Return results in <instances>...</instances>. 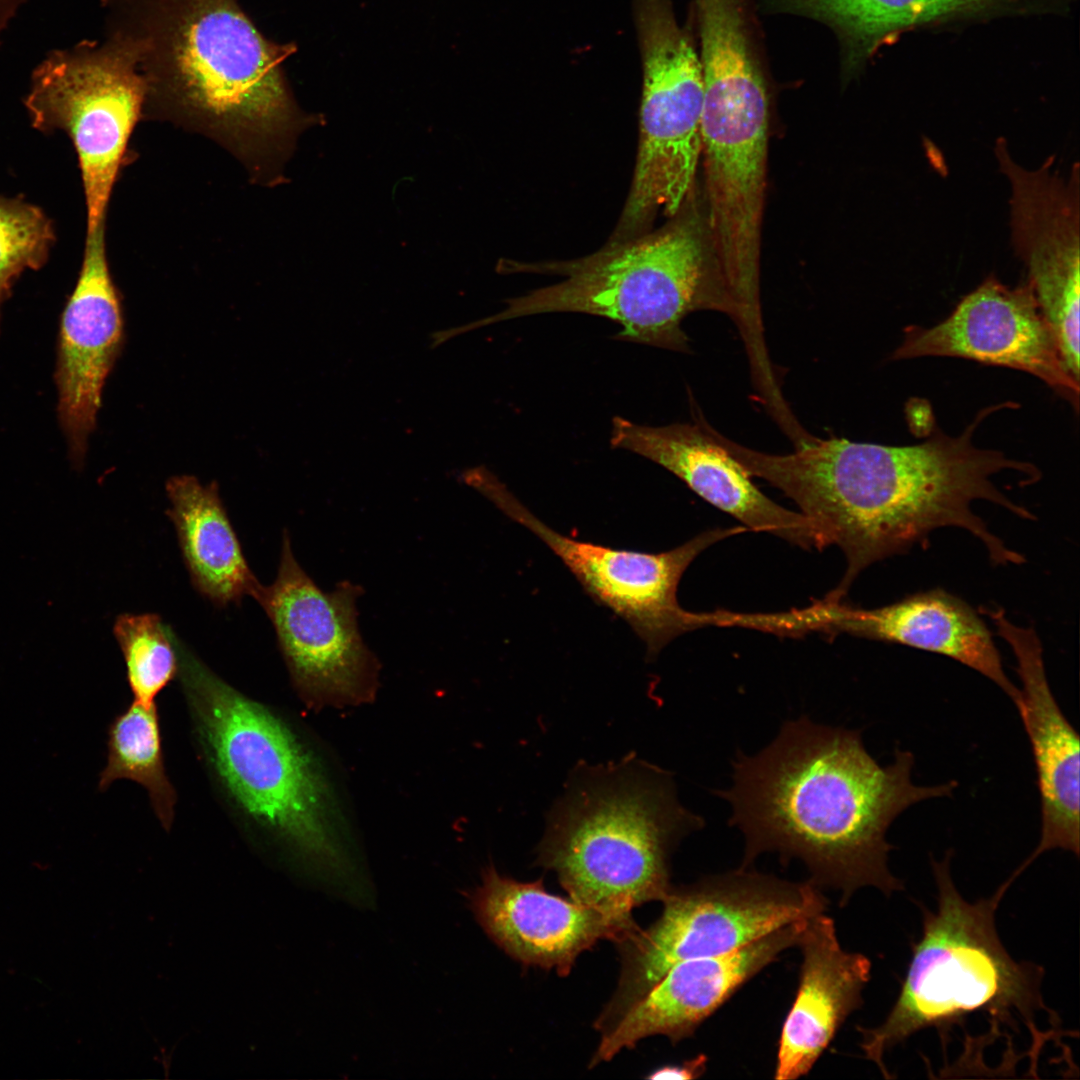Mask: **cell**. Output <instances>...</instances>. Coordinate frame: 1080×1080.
Instances as JSON below:
<instances>
[{
  "mask_svg": "<svg viewBox=\"0 0 1080 1080\" xmlns=\"http://www.w3.org/2000/svg\"><path fill=\"white\" fill-rule=\"evenodd\" d=\"M956 357L1037 377L1077 412L1079 381L1067 370L1027 281L1009 287L989 275L932 327L909 325L891 360Z\"/></svg>",
  "mask_w": 1080,
  "mask_h": 1080,
  "instance_id": "13",
  "label": "cell"
},
{
  "mask_svg": "<svg viewBox=\"0 0 1080 1080\" xmlns=\"http://www.w3.org/2000/svg\"><path fill=\"white\" fill-rule=\"evenodd\" d=\"M165 488L171 503L166 514L196 591L219 608L239 604L246 595L254 598L261 583L247 563L218 484L178 475Z\"/></svg>",
  "mask_w": 1080,
  "mask_h": 1080,
  "instance_id": "21",
  "label": "cell"
},
{
  "mask_svg": "<svg viewBox=\"0 0 1080 1080\" xmlns=\"http://www.w3.org/2000/svg\"><path fill=\"white\" fill-rule=\"evenodd\" d=\"M106 222L86 235L83 262L63 313L57 361L58 413L74 464L83 462L106 378L124 344L120 293L112 279Z\"/></svg>",
  "mask_w": 1080,
  "mask_h": 1080,
  "instance_id": "15",
  "label": "cell"
},
{
  "mask_svg": "<svg viewBox=\"0 0 1080 1080\" xmlns=\"http://www.w3.org/2000/svg\"><path fill=\"white\" fill-rule=\"evenodd\" d=\"M113 634L122 652L133 700L156 704L159 694L178 676L175 633L155 613L120 614Z\"/></svg>",
  "mask_w": 1080,
  "mask_h": 1080,
  "instance_id": "24",
  "label": "cell"
},
{
  "mask_svg": "<svg viewBox=\"0 0 1080 1080\" xmlns=\"http://www.w3.org/2000/svg\"><path fill=\"white\" fill-rule=\"evenodd\" d=\"M54 242L52 225L38 207L0 197V304L25 269H38Z\"/></svg>",
  "mask_w": 1080,
  "mask_h": 1080,
  "instance_id": "25",
  "label": "cell"
},
{
  "mask_svg": "<svg viewBox=\"0 0 1080 1080\" xmlns=\"http://www.w3.org/2000/svg\"><path fill=\"white\" fill-rule=\"evenodd\" d=\"M1004 402L982 409L958 436L935 426L927 440L905 446L814 437L788 454L750 449L732 440L728 452L752 477L781 490L813 524L823 548L837 545L847 566L830 593L843 598L858 575L877 561L905 553L939 528L966 530L986 548L996 565L1021 564L1024 557L1006 546L973 510L977 500L992 502L1016 516L1034 520L994 482L1005 470L1031 483L1040 471L1030 462L974 445L972 437L991 413L1015 408Z\"/></svg>",
  "mask_w": 1080,
  "mask_h": 1080,
  "instance_id": "1",
  "label": "cell"
},
{
  "mask_svg": "<svg viewBox=\"0 0 1080 1080\" xmlns=\"http://www.w3.org/2000/svg\"><path fill=\"white\" fill-rule=\"evenodd\" d=\"M790 619L797 636L847 633L947 656L988 678L1014 704L1020 698L982 618L944 590L913 594L874 609L849 606L828 593L805 608L792 609Z\"/></svg>",
  "mask_w": 1080,
  "mask_h": 1080,
  "instance_id": "14",
  "label": "cell"
},
{
  "mask_svg": "<svg viewBox=\"0 0 1080 1080\" xmlns=\"http://www.w3.org/2000/svg\"><path fill=\"white\" fill-rule=\"evenodd\" d=\"M464 480L507 517L537 536L586 594L622 618L645 643L648 659L655 658L669 642L686 632L720 626L719 610L695 613L682 608L677 588L685 570L702 551L745 532V526L707 530L660 553L618 549L557 532L484 467L470 469Z\"/></svg>",
  "mask_w": 1080,
  "mask_h": 1080,
  "instance_id": "10",
  "label": "cell"
},
{
  "mask_svg": "<svg viewBox=\"0 0 1080 1080\" xmlns=\"http://www.w3.org/2000/svg\"><path fill=\"white\" fill-rule=\"evenodd\" d=\"M805 918L788 923L733 952L682 961L671 967L608 1030L590 1066L611 1060L640 1040L666 1036L672 1043L691 1037L747 981L796 947Z\"/></svg>",
  "mask_w": 1080,
  "mask_h": 1080,
  "instance_id": "18",
  "label": "cell"
},
{
  "mask_svg": "<svg viewBox=\"0 0 1080 1080\" xmlns=\"http://www.w3.org/2000/svg\"><path fill=\"white\" fill-rule=\"evenodd\" d=\"M503 273L553 274L552 285L505 300L499 313L464 330L555 312L608 318L621 326L616 339L689 353L684 318L713 310L738 326L736 302L718 267L698 187L677 214L653 232L609 241L597 252L568 261L523 263L504 259Z\"/></svg>",
  "mask_w": 1080,
  "mask_h": 1080,
  "instance_id": "5",
  "label": "cell"
},
{
  "mask_svg": "<svg viewBox=\"0 0 1080 1080\" xmlns=\"http://www.w3.org/2000/svg\"><path fill=\"white\" fill-rule=\"evenodd\" d=\"M705 821L677 799L672 776L632 755L577 766L551 810L537 863L570 898L611 915L662 901L670 856Z\"/></svg>",
  "mask_w": 1080,
  "mask_h": 1080,
  "instance_id": "6",
  "label": "cell"
},
{
  "mask_svg": "<svg viewBox=\"0 0 1080 1080\" xmlns=\"http://www.w3.org/2000/svg\"><path fill=\"white\" fill-rule=\"evenodd\" d=\"M362 592L350 581L329 592L319 588L284 531L277 576L254 599L270 619L293 687L308 707L356 705L375 696L380 665L358 627Z\"/></svg>",
  "mask_w": 1080,
  "mask_h": 1080,
  "instance_id": "11",
  "label": "cell"
},
{
  "mask_svg": "<svg viewBox=\"0 0 1080 1080\" xmlns=\"http://www.w3.org/2000/svg\"><path fill=\"white\" fill-rule=\"evenodd\" d=\"M696 416L693 424L656 427L617 416L612 423L611 445L662 466L750 530L772 533L805 549H823L809 519L763 494L740 463L712 436L705 418Z\"/></svg>",
  "mask_w": 1080,
  "mask_h": 1080,
  "instance_id": "17",
  "label": "cell"
},
{
  "mask_svg": "<svg viewBox=\"0 0 1080 1080\" xmlns=\"http://www.w3.org/2000/svg\"><path fill=\"white\" fill-rule=\"evenodd\" d=\"M107 26L134 42L146 83L143 119L220 145L255 185L285 181L301 133L325 122L303 111L282 64L294 43L267 39L239 0H102Z\"/></svg>",
  "mask_w": 1080,
  "mask_h": 1080,
  "instance_id": "3",
  "label": "cell"
},
{
  "mask_svg": "<svg viewBox=\"0 0 1080 1080\" xmlns=\"http://www.w3.org/2000/svg\"><path fill=\"white\" fill-rule=\"evenodd\" d=\"M22 0H0V15L6 14L17 7Z\"/></svg>",
  "mask_w": 1080,
  "mask_h": 1080,
  "instance_id": "27",
  "label": "cell"
},
{
  "mask_svg": "<svg viewBox=\"0 0 1080 1080\" xmlns=\"http://www.w3.org/2000/svg\"><path fill=\"white\" fill-rule=\"evenodd\" d=\"M1010 646L1022 684L1015 706L1030 740L1037 773L1041 836L1022 864L1053 849L1079 854L1080 743L1049 686L1042 643L1032 627L1012 623L1002 608L981 609Z\"/></svg>",
  "mask_w": 1080,
  "mask_h": 1080,
  "instance_id": "19",
  "label": "cell"
},
{
  "mask_svg": "<svg viewBox=\"0 0 1080 1080\" xmlns=\"http://www.w3.org/2000/svg\"><path fill=\"white\" fill-rule=\"evenodd\" d=\"M134 42L107 26L103 41L54 49L34 68L24 104L34 128L61 129L78 156L86 235L106 220L130 137L143 119L146 83Z\"/></svg>",
  "mask_w": 1080,
  "mask_h": 1080,
  "instance_id": "9",
  "label": "cell"
},
{
  "mask_svg": "<svg viewBox=\"0 0 1080 1080\" xmlns=\"http://www.w3.org/2000/svg\"><path fill=\"white\" fill-rule=\"evenodd\" d=\"M194 746L217 798L254 843L277 846L365 901L311 754L271 707L234 688L175 636Z\"/></svg>",
  "mask_w": 1080,
  "mask_h": 1080,
  "instance_id": "4",
  "label": "cell"
},
{
  "mask_svg": "<svg viewBox=\"0 0 1080 1080\" xmlns=\"http://www.w3.org/2000/svg\"><path fill=\"white\" fill-rule=\"evenodd\" d=\"M660 916L636 928L617 947L621 973L612 998L597 1018L608 1030L674 965L727 954L793 921L826 910L810 880L792 882L741 866L670 889Z\"/></svg>",
  "mask_w": 1080,
  "mask_h": 1080,
  "instance_id": "8",
  "label": "cell"
},
{
  "mask_svg": "<svg viewBox=\"0 0 1080 1080\" xmlns=\"http://www.w3.org/2000/svg\"><path fill=\"white\" fill-rule=\"evenodd\" d=\"M708 1058L705 1054H699L681 1064L662 1066L653 1071L649 1079H681L690 1080L701 1077L707 1067Z\"/></svg>",
  "mask_w": 1080,
  "mask_h": 1080,
  "instance_id": "26",
  "label": "cell"
},
{
  "mask_svg": "<svg viewBox=\"0 0 1080 1080\" xmlns=\"http://www.w3.org/2000/svg\"><path fill=\"white\" fill-rule=\"evenodd\" d=\"M951 855L933 861L937 907L923 910V927L912 943L911 958L897 998L884 1021L861 1028V1049L889 1077L884 1056L926 1028L946 1033L969 1015L990 1017L991 1032L1023 1023L1038 1055L1042 1036L1040 1011L1049 1012L1041 995L1042 968L1017 962L1005 949L995 926V911L1013 879L977 902L966 901L954 885Z\"/></svg>",
  "mask_w": 1080,
  "mask_h": 1080,
  "instance_id": "7",
  "label": "cell"
},
{
  "mask_svg": "<svg viewBox=\"0 0 1080 1080\" xmlns=\"http://www.w3.org/2000/svg\"><path fill=\"white\" fill-rule=\"evenodd\" d=\"M122 779L146 790L158 821L169 832L177 793L165 768L156 704L145 706L133 700L108 727L107 763L99 775L98 789L104 792Z\"/></svg>",
  "mask_w": 1080,
  "mask_h": 1080,
  "instance_id": "22",
  "label": "cell"
},
{
  "mask_svg": "<svg viewBox=\"0 0 1080 1080\" xmlns=\"http://www.w3.org/2000/svg\"><path fill=\"white\" fill-rule=\"evenodd\" d=\"M994 154L1011 188L1013 248L1063 362L1079 380V164L1067 176L1055 168L1054 156L1027 169L1013 159L1004 137L997 138Z\"/></svg>",
  "mask_w": 1080,
  "mask_h": 1080,
  "instance_id": "12",
  "label": "cell"
},
{
  "mask_svg": "<svg viewBox=\"0 0 1080 1080\" xmlns=\"http://www.w3.org/2000/svg\"><path fill=\"white\" fill-rule=\"evenodd\" d=\"M732 765V786L716 794L731 805L729 825L744 835L741 866L765 852H777L783 865L799 859L817 887L841 892V904L864 887L888 896L903 889L888 866V828L908 807L957 787L917 785L910 751L897 749L882 766L860 731L807 716L786 721L757 754L738 752Z\"/></svg>",
  "mask_w": 1080,
  "mask_h": 1080,
  "instance_id": "2",
  "label": "cell"
},
{
  "mask_svg": "<svg viewBox=\"0 0 1080 1080\" xmlns=\"http://www.w3.org/2000/svg\"><path fill=\"white\" fill-rule=\"evenodd\" d=\"M824 912L805 918L796 944L802 962L778 1041L777 1080L809 1073L846 1019L862 1006L870 980L869 958L843 949L834 920Z\"/></svg>",
  "mask_w": 1080,
  "mask_h": 1080,
  "instance_id": "20",
  "label": "cell"
},
{
  "mask_svg": "<svg viewBox=\"0 0 1080 1080\" xmlns=\"http://www.w3.org/2000/svg\"><path fill=\"white\" fill-rule=\"evenodd\" d=\"M466 898L478 923L502 950L561 976L598 941L617 943L638 927L632 916L607 914L550 894L541 879L519 882L493 865L483 870L482 883Z\"/></svg>",
  "mask_w": 1080,
  "mask_h": 1080,
  "instance_id": "16",
  "label": "cell"
},
{
  "mask_svg": "<svg viewBox=\"0 0 1080 1080\" xmlns=\"http://www.w3.org/2000/svg\"><path fill=\"white\" fill-rule=\"evenodd\" d=\"M1019 1L1023 0H798L833 24L861 57L916 26Z\"/></svg>",
  "mask_w": 1080,
  "mask_h": 1080,
  "instance_id": "23",
  "label": "cell"
}]
</instances>
